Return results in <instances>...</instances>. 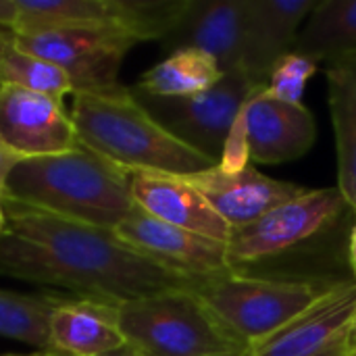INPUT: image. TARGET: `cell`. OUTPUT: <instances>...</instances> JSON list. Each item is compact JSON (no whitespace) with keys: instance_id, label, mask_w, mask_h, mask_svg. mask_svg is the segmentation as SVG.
I'll use <instances>...</instances> for the list:
<instances>
[{"instance_id":"obj_1","label":"cell","mask_w":356,"mask_h":356,"mask_svg":"<svg viewBox=\"0 0 356 356\" xmlns=\"http://www.w3.org/2000/svg\"><path fill=\"white\" fill-rule=\"evenodd\" d=\"M0 275L65 288L77 298L127 305L175 290H194L196 280L125 244L111 229L54 217L4 200Z\"/></svg>"},{"instance_id":"obj_2","label":"cell","mask_w":356,"mask_h":356,"mask_svg":"<svg viewBox=\"0 0 356 356\" xmlns=\"http://www.w3.org/2000/svg\"><path fill=\"white\" fill-rule=\"evenodd\" d=\"M4 200L111 232L138 209L131 196V171L83 144L17 163Z\"/></svg>"},{"instance_id":"obj_3","label":"cell","mask_w":356,"mask_h":356,"mask_svg":"<svg viewBox=\"0 0 356 356\" xmlns=\"http://www.w3.org/2000/svg\"><path fill=\"white\" fill-rule=\"evenodd\" d=\"M71 119L83 146L127 171L188 177L217 167L169 134L125 86L108 92H73Z\"/></svg>"},{"instance_id":"obj_4","label":"cell","mask_w":356,"mask_h":356,"mask_svg":"<svg viewBox=\"0 0 356 356\" xmlns=\"http://www.w3.org/2000/svg\"><path fill=\"white\" fill-rule=\"evenodd\" d=\"M336 284L330 280L254 277L232 269L198 282L194 290L217 319L246 348H252L317 305Z\"/></svg>"},{"instance_id":"obj_5","label":"cell","mask_w":356,"mask_h":356,"mask_svg":"<svg viewBox=\"0 0 356 356\" xmlns=\"http://www.w3.org/2000/svg\"><path fill=\"white\" fill-rule=\"evenodd\" d=\"M127 344L146 356H244L240 342L196 290H175L119 307Z\"/></svg>"},{"instance_id":"obj_6","label":"cell","mask_w":356,"mask_h":356,"mask_svg":"<svg viewBox=\"0 0 356 356\" xmlns=\"http://www.w3.org/2000/svg\"><path fill=\"white\" fill-rule=\"evenodd\" d=\"M134 90V88H131ZM261 90L246 71H227L207 92L190 98H156L134 90L142 106L179 142L219 163L232 125Z\"/></svg>"},{"instance_id":"obj_7","label":"cell","mask_w":356,"mask_h":356,"mask_svg":"<svg viewBox=\"0 0 356 356\" xmlns=\"http://www.w3.org/2000/svg\"><path fill=\"white\" fill-rule=\"evenodd\" d=\"M15 42L56 65L75 92H108L121 88L119 69L138 44L117 27H73L38 33H15Z\"/></svg>"},{"instance_id":"obj_8","label":"cell","mask_w":356,"mask_h":356,"mask_svg":"<svg viewBox=\"0 0 356 356\" xmlns=\"http://www.w3.org/2000/svg\"><path fill=\"white\" fill-rule=\"evenodd\" d=\"M344 204L338 188L307 190L302 196L265 213L254 223L234 229L227 242L232 267L238 269V265L267 261L296 248L330 227L340 217Z\"/></svg>"},{"instance_id":"obj_9","label":"cell","mask_w":356,"mask_h":356,"mask_svg":"<svg viewBox=\"0 0 356 356\" xmlns=\"http://www.w3.org/2000/svg\"><path fill=\"white\" fill-rule=\"evenodd\" d=\"M0 142L23 159L50 156L81 146L63 100L0 86Z\"/></svg>"},{"instance_id":"obj_10","label":"cell","mask_w":356,"mask_h":356,"mask_svg":"<svg viewBox=\"0 0 356 356\" xmlns=\"http://www.w3.org/2000/svg\"><path fill=\"white\" fill-rule=\"evenodd\" d=\"M115 236L134 246L142 254L163 263L165 267L184 273L196 282L232 271L227 244L217 242L169 223H163L144 211L136 209L115 229Z\"/></svg>"},{"instance_id":"obj_11","label":"cell","mask_w":356,"mask_h":356,"mask_svg":"<svg viewBox=\"0 0 356 356\" xmlns=\"http://www.w3.org/2000/svg\"><path fill=\"white\" fill-rule=\"evenodd\" d=\"M356 323V282H338L317 305L244 356H323L348 348Z\"/></svg>"},{"instance_id":"obj_12","label":"cell","mask_w":356,"mask_h":356,"mask_svg":"<svg viewBox=\"0 0 356 356\" xmlns=\"http://www.w3.org/2000/svg\"><path fill=\"white\" fill-rule=\"evenodd\" d=\"M163 44L171 52L200 50L213 56L223 73L242 69L246 56V0H190Z\"/></svg>"},{"instance_id":"obj_13","label":"cell","mask_w":356,"mask_h":356,"mask_svg":"<svg viewBox=\"0 0 356 356\" xmlns=\"http://www.w3.org/2000/svg\"><path fill=\"white\" fill-rule=\"evenodd\" d=\"M250 161L280 165L305 156L317 140L313 113L300 102H284L257 90L244 106Z\"/></svg>"},{"instance_id":"obj_14","label":"cell","mask_w":356,"mask_h":356,"mask_svg":"<svg viewBox=\"0 0 356 356\" xmlns=\"http://www.w3.org/2000/svg\"><path fill=\"white\" fill-rule=\"evenodd\" d=\"M186 179L207 198L232 229L246 227L275 207L307 192V188L273 179L252 165L236 175H227L219 167H213L202 173L188 175Z\"/></svg>"},{"instance_id":"obj_15","label":"cell","mask_w":356,"mask_h":356,"mask_svg":"<svg viewBox=\"0 0 356 356\" xmlns=\"http://www.w3.org/2000/svg\"><path fill=\"white\" fill-rule=\"evenodd\" d=\"M131 196L140 211L173 227L225 244L234 234L186 177L131 171Z\"/></svg>"},{"instance_id":"obj_16","label":"cell","mask_w":356,"mask_h":356,"mask_svg":"<svg viewBox=\"0 0 356 356\" xmlns=\"http://www.w3.org/2000/svg\"><path fill=\"white\" fill-rule=\"evenodd\" d=\"M317 0H246L244 71L261 88L275 60L288 54Z\"/></svg>"},{"instance_id":"obj_17","label":"cell","mask_w":356,"mask_h":356,"mask_svg":"<svg viewBox=\"0 0 356 356\" xmlns=\"http://www.w3.org/2000/svg\"><path fill=\"white\" fill-rule=\"evenodd\" d=\"M50 348L69 356H96L125 344L119 327V307L90 300L63 298L48 323Z\"/></svg>"},{"instance_id":"obj_18","label":"cell","mask_w":356,"mask_h":356,"mask_svg":"<svg viewBox=\"0 0 356 356\" xmlns=\"http://www.w3.org/2000/svg\"><path fill=\"white\" fill-rule=\"evenodd\" d=\"M290 52L330 65L355 60L356 0H317Z\"/></svg>"},{"instance_id":"obj_19","label":"cell","mask_w":356,"mask_h":356,"mask_svg":"<svg viewBox=\"0 0 356 356\" xmlns=\"http://www.w3.org/2000/svg\"><path fill=\"white\" fill-rule=\"evenodd\" d=\"M325 77L338 150V190L356 213V58L330 65Z\"/></svg>"},{"instance_id":"obj_20","label":"cell","mask_w":356,"mask_h":356,"mask_svg":"<svg viewBox=\"0 0 356 356\" xmlns=\"http://www.w3.org/2000/svg\"><path fill=\"white\" fill-rule=\"evenodd\" d=\"M17 10L15 33L73 27H117L125 31L121 0H17Z\"/></svg>"},{"instance_id":"obj_21","label":"cell","mask_w":356,"mask_h":356,"mask_svg":"<svg viewBox=\"0 0 356 356\" xmlns=\"http://www.w3.org/2000/svg\"><path fill=\"white\" fill-rule=\"evenodd\" d=\"M221 77L223 71L213 56L184 48L169 52L167 58L152 65L134 90L156 98H190L211 90Z\"/></svg>"},{"instance_id":"obj_22","label":"cell","mask_w":356,"mask_h":356,"mask_svg":"<svg viewBox=\"0 0 356 356\" xmlns=\"http://www.w3.org/2000/svg\"><path fill=\"white\" fill-rule=\"evenodd\" d=\"M0 86H15L60 100L75 92L71 79L56 65L23 50L8 29L0 31Z\"/></svg>"},{"instance_id":"obj_23","label":"cell","mask_w":356,"mask_h":356,"mask_svg":"<svg viewBox=\"0 0 356 356\" xmlns=\"http://www.w3.org/2000/svg\"><path fill=\"white\" fill-rule=\"evenodd\" d=\"M65 296L19 294L0 290V338L29 344L38 350L50 348L48 323Z\"/></svg>"},{"instance_id":"obj_24","label":"cell","mask_w":356,"mask_h":356,"mask_svg":"<svg viewBox=\"0 0 356 356\" xmlns=\"http://www.w3.org/2000/svg\"><path fill=\"white\" fill-rule=\"evenodd\" d=\"M319 71V63L296 52H288L275 60L269 71L265 92L277 100L300 104L309 79Z\"/></svg>"},{"instance_id":"obj_25","label":"cell","mask_w":356,"mask_h":356,"mask_svg":"<svg viewBox=\"0 0 356 356\" xmlns=\"http://www.w3.org/2000/svg\"><path fill=\"white\" fill-rule=\"evenodd\" d=\"M217 167L227 175H236V173L244 171L246 167H250V146H248L244 111L240 113V117L236 119V123L229 129V136L223 144L221 159H219Z\"/></svg>"},{"instance_id":"obj_26","label":"cell","mask_w":356,"mask_h":356,"mask_svg":"<svg viewBox=\"0 0 356 356\" xmlns=\"http://www.w3.org/2000/svg\"><path fill=\"white\" fill-rule=\"evenodd\" d=\"M23 156H19L17 152H13L10 148H6L0 142V202H4V194H6V181L10 171L15 169L17 163H21Z\"/></svg>"},{"instance_id":"obj_27","label":"cell","mask_w":356,"mask_h":356,"mask_svg":"<svg viewBox=\"0 0 356 356\" xmlns=\"http://www.w3.org/2000/svg\"><path fill=\"white\" fill-rule=\"evenodd\" d=\"M17 0H0V27L13 31L17 23Z\"/></svg>"},{"instance_id":"obj_28","label":"cell","mask_w":356,"mask_h":356,"mask_svg":"<svg viewBox=\"0 0 356 356\" xmlns=\"http://www.w3.org/2000/svg\"><path fill=\"white\" fill-rule=\"evenodd\" d=\"M96 356H146L142 350H138L136 346H131V344H123V346H119V348H115V350H108V353H102V355H96Z\"/></svg>"},{"instance_id":"obj_29","label":"cell","mask_w":356,"mask_h":356,"mask_svg":"<svg viewBox=\"0 0 356 356\" xmlns=\"http://www.w3.org/2000/svg\"><path fill=\"white\" fill-rule=\"evenodd\" d=\"M348 257H350V265H353V269L356 271V225H355V229H353V234H350V250H348Z\"/></svg>"},{"instance_id":"obj_30","label":"cell","mask_w":356,"mask_h":356,"mask_svg":"<svg viewBox=\"0 0 356 356\" xmlns=\"http://www.w3.org/2000/svg\"><path fill=\"white\" fill-rule=\"evenodd\" d=\"M27 356H69V355L58 353V350H52V348H46V350H35V353H31V355H27Z\"/></svg>"},{"instance_id":"obj_31","label":"cell","mask_w":356,"mask_h":356,"mask_svg":"<svg viewBox=\"0 0 356 356\" xmlns=\"http://www.w3.org/2000/svg\"><path fill=\"white\" fill-rule=\"evenodd\" d=\"M6 229V213H4V204L0 202V234Z\"/></svg>"},{"instance_id":"obj_32","label":"cell","mask_w":356,"mask_h":356,"mask_svg":"<svg viewBox=\"0 0 356 356\" xmlns=\"http://www.w3.org/2000/svg\"><path fill=\"white\" fill-rule=\"evenodd\" d=\"M356 348V323L355 327H353V332H350V336H348V350H355Z\"/></svg>"},{"instance_id":"obj_33","label":"cell","mask_w":356,"mask_h":356,"mask_svg":"<svg viewBox=\"0 0 356 356\" xmlns=\"http://www.w3.org/2000/svg\"><path fill=\"white\" fill-rule=\"evenodd\" d=\"M346 353H348V348H340V350H334V353H327L323 356H346Z\"/></svg>"},{"instance_id":"obj_34","label":"cell","mask_w":356,"mask_h":356,"mask_svg":"<svg viewBox=\"0 0 356 356\" xmlns=\"http://www.w3.org/2000/svg\"><path fill=\"white\" fill-rule=\"evenodd\" d=\"M346 356H356V348L355 350H348V353H346Z\"/></svg>"},{"instance_id":"obj_35","label":"cell","mask_w":356,"mask_h":356,"mask_svg":"<svg viewBox=\"0 0 356 356\" xmlns=\"http://www.w3.org/2000/svg\"><path fill=\"white\" fill-rule=\"evenodd\" d=\"M8 356H27V355H8Z\"/></svg>"},{"instance_id":"obj_36","label":"cell","mask_w":356,"mask_h":356,"mask_svg":"<svg viewBox=\"0 0 356 356\" xmlns=\"http://www.w3.org/2000/svg\"><path fill=\"white\" fill-rule=\"evenodd\" d=\"M355 275H356V271H355Z\"/></svg>"}]
</instances>
